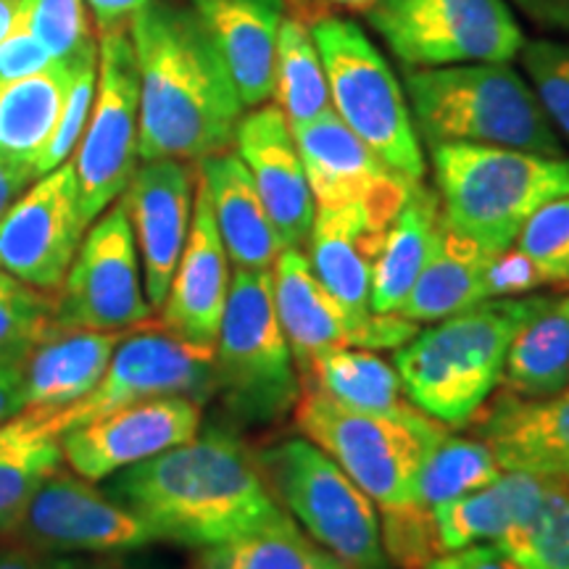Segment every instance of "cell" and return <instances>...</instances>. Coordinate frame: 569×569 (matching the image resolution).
<instances>
[{
	"instance_id": "6da1fadb",
	"label": "cell",
	"mask_w": 569,
	"mask_h": 569,
	"mask_svg": "<svg viewBox=\"0 0 569 569\" xmlns=\"http://www.w3.org/2000/svg\"><path fill=\"white\" fill-rule=\"evenodd\" d=\"M140 82V161L230 151L243 101L196 13L153 0L130 19Z\"/></svg>"
},
{
	"instance_id": "7a4b0ae2",
	"label": "cell",
	"mask_w": 569,
	"mask_h": 569,
	"mask_svg": "<svg viewBox=\"0 0 569 569\" xmlns=\"http://www.w3.org/2000/svg\"><path fill=\"white\" fill-rule=\"evenodd\" d=\"M106 493L156 540L198 551L256 528L280 507L256 453L217 427L111 475Z\"/></svg>"
},
{
	"instance_id": "3957f363",
	"label": "cell",
	"mask_w": 569,
	"mask_h": 569,
	"mask_svg": "<svg viewBox=\"0 0 569 569\" xmlns=\"http://www.w3.org/2000/svg\"><path fill=\"white\" fill-rule=\"evenodd\" d=\"M536 303V293L488 298L396 348L393 367L409 401L446 427L472 422L501 386L511 338Z\"/></svg>"
},
{
	"instance_id": "277c9868",
	"label": "cell",
	"mask_w": 569,
	"mask_h": 569,
	"mask_svg": "<svg viewBox=\"0 0 569 569\" xmlns=\"http://www.w3.org/2000/svg\"><path fill=\"white\" fill-rule=\"evenodd\" d=\"M407 96L419 140L475 142L565 156L530 82L509 61L409 69Z\"/></svg>"
},
{
	"instance_id": "5b68a950",
	"label": "cell",
	"mask_w": 569,
	"mask_h": 569,
	"mask_svg": "<svg viewBox=\"0 0 569 569\" xmlns=\"http://www.w3.org/2000/svg\"><path fill=\"white\" fill-rule=\"evenodd\" d=\"M430 161L446 224L488 253L515 246L540 206L569 193L567 156L440 142L430 146Z\"/></svg>"
},
{
	"instance_id": "8992f818",
	"label": "cell",
	"mask_w": 569,
	"mask_h": 569,
	"mask_svg": "<svg viewBox=\"0 0 569 569\" xmlns=\"http://www.w3.org/2000/svg\"><path fill=\"white\" fill-rule=\"evenodd\" d=\"M213 386L243 422L267 425L301 398L293 353L274 309L272 269H234L213 346Z\"/></svg>"
},
{
	"instance_id": "52a82bcc",
	"label": "cell",
	"mask_w": 569,
	"mask_h": 569,
	"mask_svg": "<svg viewBox=\"0 0 569 569\" xmlns=\"http://www.w3.org/2000/svg\"><path fill=\"white\" fill-rule=\"evenodd\" d=\"M296 422L380 511L415 507L419 467L443 440L446 425L432 417L393 419L353 411L315 386H301Z\"/></svg>"
},
{
	"instance_id": "ba28073f",
	"label": "cell",
	"mask_w": 569,
	"mask_h": 569,
	"mask_svg": "<svg viewBox=\"0 0 569 569\" xmlns=\"http://www.w3.org/2000/svg\"><path fill=\"white\" fill-rule=\"evenodd\" d=\"M311 38L322 56L332 111L409 182L425 180V153L401 82L380 48L348 19H319Z\"/></svg>"
},
{
	"instance_id": "9c48e42d",
	"label": "cell",
	"mask_w": 569,
	"mask_h": 569,
	"mask_svg": "<svg viewBox=\"0 0 569 569\" xmlns=\"http://www.w3.org/2000/svg\"><path fill=\"white\" fill-rule=\"evenodd\" d=\"M280 507L348 569H388L375 501L309 438L256 453Z\"/></svg>"
},
{
	"instance_id": "30bf717a",
	"label": "cell",
	"mask_w": 569,
	"mask_h": 569,
	"mask_svg": "<svg viewBox=\"0 0 569 569\" xmlns=\"http://www.w3.org/2000/svg\"><path fill=\"white\" fill-rule=\"evenodd\" d=\"M367 21L409 69L511 61L528 40L507 0H380Z\"/></svg>"
},
{
	"instance_id": "8fae6325",
	"label": "cell",
	"mask_w": 569,
	"mask_h": 569,
	"mask_svg": "<svg viewBox=\"0 0 569 569\" xmlns=\"http://www.w3.org/2000/svg\"><path fill=\"white\" fill-rule=\"evenodd\" d=\"M140 82L134 48L127 27L101 34L98 88L92 111L74 156L84 219L96 222L119 201L138 169Z\"/></svg>"
},
{
	"instance_id": "7c38bea8",
	"label": "cell",
	"mask_w": 569,
	"mask_h": 569,
	"mask_svg": "<svg viewBox=\"0 0 569 569\" xmlns=\"http://www.w3.org/2000/svg\"><path fill=\"white\" fill-rule=\"evenodd\" d=\"M151 315L134 232L119 198L84 232L61 288L53 293V325L130 332L151 322Z\"/></svg>"
},
{
	"instance_id": "4fadbf2b",
	"label": "cell",
	"mask_w": 569,
	"mask_h": 569,
	"mask_svg": "<svg viewBox=\"0 0 569 569\" xmlns=\"http://www.w3.org/2000/svg\"><path fill=\"white\" fill-rule=\"evenodd\" d=\"M386 219L365 203L317 206L309 240V264L319 282L343 306L356 327V348H401L419 332L401 315H372V267L388 230Z\"/></svg>"
},
{
	"instance_id": "5bb4252c",
	"label": "cell",
	"mask_w": 569,
	"mask_h": 569,
	"mask_svg": "<svg viewBox=\"0 0 569 569\" xmlns=\"http://www.w3.org/2000/svg\"><path fill=\"white\" fill-rule=\"evenodd\" d=\"M11 543L34 551L69 557V553H130L156 543L153 532L117 498L98 490L74 472L48 475L3 532Z\"/></svg>"
},
{
	"instance_id": "9a60e30c",
	"label": "cell",
	"mask_w": 569,
	"mask_h": 569,
	"mask_svg": "<svg viewBox=\"0 0 569 569\" xmlns=\"http://www.w3.org/2000/svg\"><path fill=\"white\" fill-rule=\"evenodd\" d=\"M213 393V348L188 343L156 325L119 340L96 390L82 401L48 415V422L61 438L71 427L127 403L163 396H184L203 403Z\"/></svg>"
},
{
	"instance_id": "2e32d148",
	"label": "cell",
	"mask_w": 569,
	"mask_h": 569,
	"mask_svg": "<svg viewBox=\"0 0 569 569\" xmlns=\"http://www.w3.org/2000/svg\"><path fill=\"white\" fill-rule=\"evenodd\" d=\"M88 227L74 163L63 161L0 217V269L42 293H56Z\"/></svg>"
},
{
	"instance_id": "e0dca14e",
	"label": "cell",
	"mask_w": 569,
	"mask_h": 569,
	"mask_svg": "<svg viewBox=\"0 0 569 569\" xmlns=\"http://www.w3.org/2000/svg\"><path fill=\"white\" fill-rule=\"evenodd\" d=\"M203 403L184 396L127 403L61 432V457L80 478L98 482L201 432Z\"/></svg>"
},
{
	"instance_id": "ac0fdd59",
	"label": "cell",
	"mask_w": 569,
	"mask_h": 569,
	"mask_svg": "<svg viewBox=\"0 0 569 569\" xmlns=\"http://www.w3.org/2000/svg\"><path fill=\"white\" fill-rule=\"evenodd\" d=\"M196 182L190 161L153 159L134 169L122 193L140 256L142 288L153 311L161 309L188 243Z\"/></svg>"
},
{
	"instance_id": "d6986e66",
	"label": "cell",
	"mask_w": 569,
	"mask_h": 569,
	"mask_svg": "<svg viewBox=\"0 0 569 569\" xmlns=\"http://www.w3.org/2000/svg\"><path fill=\"white\" fill-rule=\"evenodd\" d=\"M293 134L317 206L365 203L390 222L417 184L377 159L332 109L296 127Z\"/></svg>"
},
{
	"instance_id": "ffe728a7",
	"label": "cell",
	"mask_w": 569,
	"mask_h": 569,
	"mask_svg": "<svg viewBox=\"0 0 569 569\" xmlns=\"http://www.w3.org/2000/svg\"><path fill=\"white\" fill-rule=\"evenodd\" d=\"M496 390L469 425L490 446L498 467L569 482V386L543 398Z\"/></svg>"
},
{
	"instance_id": "44dd1931",
	"label": "cell",
	"mask_w": 569,
	"mask_h": 569,
	"mask_svg": "<svg viewBox=\"0 0 569 569\" xmlns=\"http://www.w3.org/2000/svg\"><path fill=\"white\" fill-rule=\"evenodd\" d=\"M238 156L264 201L282 248H303L315 224V196L298 153L296 134L280 106H259L240 119Z\"/></svg>"
},
{
	"instance_id": "7402d4cb",
	"label": "cell",
	"mask_w": 569,
	"mask_h": 569,
	"mask_svg": "<svg viewBox=\"0 0 569 569\" xmlns=\"http://www.w3.org/2000/svg\"><path fill=\"white\" fill-rule=\"evenodd\" d=\"M230 277V259L213 222L209 193L198 177L188 243L182 248L180 264L159 309L161 330L201 348L217 346Z\"/></svg>"
},
{
	"instance_id": "603a6c76",
	"label": "cell",
	"mask_w": 569,
	"mask_h": 569,
	"mask_svg": "<svg viewBox=\"0 0 569 569\" xmlns=\"http://www.w3.org/2000/svg\"><path fill=\"white\" fill-rule=\"evenodd\" d=\"M190 11L222 56L246 109L272 101L282 0H193Z\"/></svg>"
},
{
	"instance_id": "cb8c5ba5",
	"label": "cell",
	"mask_w": 569,
	"mask_h": 569,
	"mask_svg": "<svg viewBox=\"0 0 569 569\" xmlns=\"http://www.w3.org/2000/svg\"><path fill=\"white\" fill-rule=\"evenodd\" d=\"M124 336L127 332L48 327L19 365L24 409L56 415L82 401L101 382L113 348Z\"/></svg>"
},
{
	"instance_id": "d4e9b609",
	"label": "cell",
	"mask_w": 569,
	"mask_h": 569,
	"mask_svg": "<svg viewBox=\"0 0 569 569\" xmlns=\"http://www.w3.org/2000/svg\"><path fill=\"white\" fill-rule=\"evenodd\" d=\"M274 309L298 377L332 348L356 346V327L346 309L319 282L301 248H282L272 267Z\"/></svg>"
},
{
	"instance_id": "484cf974",
	"label": "cell",
	"mask_w": 569,
	"mask_h": 569,
	"mask_svg": "<svg viewBox=\"0 0 569 569\" xmlns=\"http://www.w3.org/2000/svg\"><path fill=\"white\" fill-rule=\"evenodd\" d=\"M198 177L209 193L213 222L234 269H272L282 240L243 159L232 151L213 153L198 161Z\"/></svg>"
},
{
	"instance_id": "4316f807",
	"label": "cell",
	"mask_w": 569,
	"mask_h": 569,
	"mask_svg": "<svg viewBox=\"0 0 569 569\" xmlns=\"http://www.w3.org/2000/svg\"><path fill=\"white\" fill-rule=\"evenodd\" d=\"M546 480L528 472H501L486 488L472 490L432 511L440 557L469 546L498 543L511 528L522 525L543 498Z\"/></svg>"
},
{
	"instance_id": "83f0119b",
	"label": "cell",
	"mask_w": 569,
	"mask_h": 569,
	"mask_svg": "<svg viewBox=\"0 0 569 569\" xmlns=\"http://www.w3.org/2000/svg\"><path fill=\"white\" fill-rule=\"evenodd\" d=\"M71 80V61L0 88V167L34 182V163L59 127Z\"/></svg>"
},
{
	"instance_id": "f1b7e54d",
	"label": "cell",
	"mask_w": 569,
	"mask_h": 569,
	"mask_svg": "<svg viewBox=\"0 0 569 569\" xmlns=\"http://www.w3.org/2000/svg\"><path fill=\"white\" fill-rule=\"evenodd\" d=\"M440 201L436 190L422 182L411 184L407 201L390 219L380 253L372 267L369 309L372 315H398L415 288L419 272L430 259L440 227Z\"/></svg>"
},
{
	"instance_id": "f546056e",
	"label": "cell",
	"mask_w": 569,
	"mask_h": 569,
	"mask_svg": "<svg viewBox=\"0 0 569 569\" xmlns=\"http://www.w3.org/2000/svg\"><path fill=\"white\" fill-rule=\"evenodd\" d=\"M490 256L493 253L482 251L475 240L453 232L446 219H440L430 259L398 315L409 322L432 325L488 301L486 269Z\"/></svg>"
},
{
	"instance_id": "4dcf8cb0",
	"label": "cell",
	"mask_w": 569,
	"mask_h": 569,
	"mask_svg": "<svg viewBox=\"0 0 569 569\" xmlns=\"http://www.w3.org/2000/svg\"><path fill=\"white\" fill-rule=\"evenodd\" d=\"M569 386V293L538 296L511 338L501 388L543 398Z\"/></svg>"
},
{
	"instance_id": "1f68e13d",
	"label": "cell",
	"mask_w": 569,
	"mask_h": 569,
	"mask_svg": "<svg viewBox=\"0 0 569 569\" xmlns=\"http://www.w3.org/2000/svg\"><path fill=\"white\" fill-rule=\"evenodd\" d=\"M301 386L325 390L327 396L353 411L393 419L425 417V411H419L403 393L396 367L386 365L367 348H332L317 356L301 375Z\"/></svg>"
},
{
	"instance_id": "d6a6232c",
	"label": "cell",
	"mask_w": 569,
	"mask_h": 569,
	"mask_svg": "<svg viewBox=\"0 0 569 569\" xmlns=\"http://www.w3.org/2000/svg\"><path fill=\"white\" fill-rule=\"evenodd\" d=\"M193 569H348L282 507L256 528L201 549Z\"/></svg>"
},
{
	"instance_id": "836d02e7",
	"label": "cell",
	"mask_w": 569,
	"mask_h": 569,
	"mask_svg": "<svg viewBox=\"0 0 569 569\" xmlns=\"http://www.w3.org/2000/svg\"><path fill=\"white\" fill-rule=\"evenodd\" d=\"M61 461V440L46 411L24 409L0 425V536Z\"/></svg>"
},
{
	"instance_id": "e575fe53",
	"label": "cell",
	"mask_w": 569,
	"mask_h": 569,
	"mask_svg": "<svg viewBox=\"0 0 569 569\" xmlns=\"http://www.w3.org/2000/svg\"><path fill=\"white\" fill-rule=\"evenodd\" d=\"M274 96L290 130L309 124L319 113L332 109L322 56L301 21L284 19L277 38Z\"/></svg>"
},
{
	"instance_id": "d590c367",
	"label": "cell",
	"mask_w": 569,
	"mask_h": 569,
	"mask_svg": "<svg viewBox=\"0 0 569 569\" xmlns=\"http://www.w3.org/2000/svg\"><path fill=\"white\" fill-rule=\"evenodd\" d=\"M501 472L486 440L446 436L430 448L419 467L415 509L432 517L446 501L490 486Z\"/></svg>"
},
{
	"instance_id": "8d00e7d4",
	"label": "cell",
	"mask_w": 569,
	"mask_h": 569,
	"mask_svg": "<svg viewBox=\"0 0 569 569\" xmlns=\"http://www.w3.org/2000/svg\"><path fill=\"white\" fill-rule=\"evenodd\" d=\"M496 546L519 569H569V482L546 480L536 511Z\"/></svg>"
},
{
	"instance_id": "74e56055",
	"label": "cell",
	"mask_w": 569,
	"mask_h": 569,
	"mask_svg": "<svg viewBox=\"0 0 569 569\" xmlns=\"http://www.w3.org/2000/svg\"><path fill=\"white\" fill-rule=\"evenodd\" d=\"M53 325V293L0 269V365H21Z\"/></svg>"
},
{
	"instance_id": "f35d334b",
	"label": "cell",
	"mask_w": 569,
	"mask_h": 569,
	"mask_svg": "<svg viewBox=\"0 0 569 569\" xmlns=\"http://www.w3.org/2000/svg\"><path fill=\"white\" fill-rule=\"evenodd\" d=\"M515 248L530 261L540 282L569 288V193L540 206L519 230Z\"/></svg>"
},
{
	"instance_id": "ab89813d",
	"label": "cell",
	"mask_w": 569,
	"mask_h": 569,
	"mask_svg": "<svg viewBox=\"0 0 569 569\" xmlns=\"http://www.w3.org/2000/svg\"><path fill=\"white\" fill-rule=\"evenodd\" d=\"M96 88H98V46H92L71 61V80L67 90V101H63L59 127H56L51 142H48L46 151L40 153L38 163H34V180L42 174L53 172L56 167H61L63 161H69V156L77 151L84 127H88L92 101H96Z\"/></svg>"
},
{
	"instance_id": "60d3db41",
	"label": "cell",
	"mask_w": 569,
	"mask_h": 569,
	"mask_svg": "<svg viewBox=\"0 0 569 569\" xmlns=\"http://www.w3.org/2000/svg\"><path fill=\"white\" fill-rule=\"evenodd\" d=\"M19 27L61 63L74 61L96 46L84 0H24Z\"/></svg>"
},
{
	"instance_id": "b9f144b4",
	"label": "cell",
	"mask_w": 569,
	"mask_h": 569,
	"mask_svg": "<svg viewBox=\"0 0 569 569\" xmlns=\"http://www.w3.org/2000/svg\"><path fill=\"white\" fill-rule=\"evenodd\" d=\"M519 61L553 130L569 142V40H525Z\"/></svg>"
},
{
	"instance_id": "7bdbcfd3",
	"label": "cell",
	"mask_w": 569,
	"mask_h": 569,
	"mask_svg": "<svg viewBox=\"0 0 569 569\" xmlns=\"http://www.w3.org/2000/svg\"><path fill=\"white\" fill-rule=\"evenodd\" d=\"M540 284L543 282H540L538 272L515 246L490 256V264L486 269L488 298L528 296L532 290H538Z\"/></svg>"
},
{
	"instance_id": "ee69618b",
	"label": "cell",
	"mask_w": 569,
	"mask_h": 569,
	"mask_svg": "<svg viewBox=\"0 0 569 569\" xmlns=\"http://www.w3.org/2000/svg\"><path fill=\"white\" fill-rule=\"evenodd\" d=\"M51 63V53L30 32L17 27L9 38L0 42V88L9 82L24 80L30 74H38V71L48 69Z\"/></svg>"
},
{
	"instance_id": "f6af8a7d",
	"label": "cell",
	"mask_w": 569,
	"mask_h": 569,
	"mask_svg": "<svg viewBox=\"0 0 569 569\" xmlns=\"http://www.w3.org/2000/svg\"><path fill=\"white\" fill-rule=\"evenodd\" d=\"M0 569H77V561L11 543L0 549Z\"/></svg>"
},
{
	"instance_id": "bcb514c9",
	"label": "cell",
	"mask_w": 569,
	"mask_h": 569,
	"mask_svg": "<svg viewBox=\"0 0 569 569\" xmlns=\"http://www.w3.org/2000/svg\"><path fill=\"white\" fill-rule=\"evenodd\" d=\"M532 24L569 34V0H511Z\"/></svg>"
},
{
	"instance_id": "7dc6e473",
	"label": "cell",
	"mask_w": 569,
	"mask_h": 569,
	"mask_svg": "<svg viewBox=\"0 0 569 569\" xmlns=\"http://www.w3.org/2000/svg\"><path fill=\"white\" fill-rule=\"evenodd\" d=\"M153 0H88L92 17H96L98 32L117 30L124 27L134 13H140L146 6H151Z\"/></svg>"
},
{
	"instance_id": "c3c4849f",
	"label": "cell",
	"mask_w": 569,
	"mask_h": 569,
	"mask_svg": "<svg viewBox=\"0 0 569 569\" xmlns=\"http://www.w3.org/2000/svg\"><path fill=\"white\" fill-rule=\"evenodd\" d=\"M448 561L453 569H519L517 561L509 559L496 543L469 546L459 553H448Z\"/></svg>"
},
{
	"instance_id": "681fc988",
	"label": "cell",
	"mask_w": 569,
	"mask_h": 569,
	"mask_svg": "<svg viewBox=\"0 0 569 569\" xmlns=\"http://www.w3.org/2000/svg\"><path fill=\"white\" fill-rule=\"evenodd\" d=\"M24 411L19 365H0V425Z\"/></svg>"
},
{
	"instance_id": "f907efd6",
	"label": "cell",
	"mask_w": 569,
	"mask_h": 569,
	"mask_svg": "<svg viewBox=\"0 0 569 569\" xmlns=\"http://www.w3.org/2000/svg\"><path fill=\"white\" fill-rule=\"evenodd\" d=\"M27 184H30L27 177H21L17 172H11V169L0 167V217H3V213L9 211V206L17 201L21 193H24Z\"/></svg>"
},
{
	"instance_id": "816d5d0a",
	"label": "cell",
	"mask_w": 569,
	"mask_h": 569,
	"mask_svg": "<svg viewBox=\"0 0 569 569\" xmlns=\"http://www.w3.org/2000/svg\"><path fill=\"white\" fill-rule=\"evenodd\" d=\"M24 0H0V42L19 27Z\"/></svg>"
},
{
	"instance_id": "f5cc1de1",
	"label": "cell",
	"mask_w": 569,
	"mask_h": 569,
	"mask_svg": "<svg viewBox=\"0 0 569 569\" xmlns=\"http://www.w3.org/2000/svg\"><path fill=\"white\" fill-rule=\"evenodd\" d=\"M77 569H163V567H156V565H142V561H130V559H122L119 553H111V559H103V561H96V565H77Z\"/></svg>"
},
{
	"instance_id": "db71d44e",
	"label": "cell",
	"mask_w": 569,
	"mask_h": 569,
	"mask_svg": "<svg viewBox=\"0 0 569 569\" xmlns=\"http://www.w3.org/2000/svg\"><path fill=\"white\" fill-rule=\"evenodd\" d=\"M330 3L340 6V9H351V11H367V9H372L375 3H380V0H330Z\"/></svg>"
},
{
	"instance_id": "11a10c76",
	"label": "cell",
	"mask_w": 569,
	"mask_h": 569,
	"mask_svg": "<svg viewBox=\"0 0 569 569\" xmlns=\"http://www.w3.org/2000/svg\"><path fill=\"white\" fill-rule=\"evenodd\" d=\"M427 569H453V565H451V561H448V557H440V559L432 561V565L427 567Z\"/></svg>"
}]
</instances>
